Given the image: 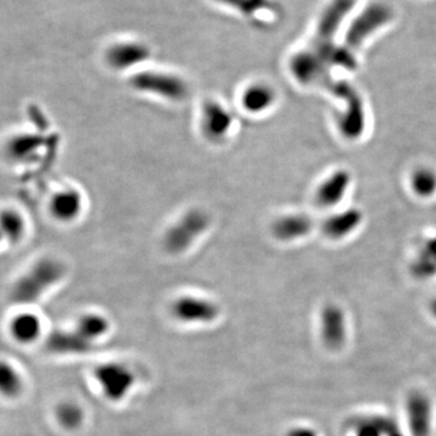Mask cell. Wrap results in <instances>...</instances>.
Returning a JSON list of instances; mask_svg holds the SVG:
<instances>
[{
	"label": "cell",
	"instance_id": "obj_1",
	"mask_svg": "<svg viewBox=\"0 0 436 436\" xmlns=\"http://www.w3.org/2000/svg\"><path fill=\"white\" fill-rule=\"evenodd\" d=\"M129 85L134 91L169 103H182L188 98V82L177 73L161 69H140L131 73Z\"/></svg>",
	"mask_w": 436,
	"mask_h": 436
},
{
	"label": "cell",
	"instance_id": "obj_2",
	"mask_svg": "<svg viewBox=\"0 0 436 436\" xmlns=\"http://www.w3.org/2000/svg\"><path fill=\"white\" fill-rule=\"evenodd\" d=\"M211 216L201 208L185 210L166 228L163 237L165 251L171 255L188 252L211 228Z\"/></svg>",
	"mask_w": 436,
	"mask_h": 436
},
{
	"label": "cell",
	"instance_id": "obj_3",
	"mask_svg": "<svg viewBox=\"0 0 436 436\" xmlns=\"http://www.w3.org/2000/svg\"><path fill=\"white\" fill-rule=\"evenodd\" d=\"M66 266L56 257L39 258L15 284L12 296L16 302L30 303L62 280Z\"/></svg>",
	"mask_w": 436,
	"mask_h": 436
},
{
	"label": "cell",
	"instance_id": "obj_4",
	"mask_svg": "<svg viewBox=\"0 0 436 436\" xmlns=\"http://www.w3.org/2000/svg\"><path fill=\"white\" fill-rule=\"evenodd\" d=\"M392 19V9L385 3L374 1L366 5L349 24L344 34V46L355 53L373 34L390 24Z\"/></svg>",
	"mask_w": 436,
	"mask_h": 436
},
{
	"label": "cell",
	"instance_id": "obj_5",
	"mask_svg": "<svg viewBox=\"0 0 436 436\" xmlns=\"http://www.w3.org/2000/svg\"><path fill=\"white\" fill-rule=\"evenodd\" d=\"M234 116L226 105L216 98H208L200 107L199 130L212 145H222L232 134Z\"/></svg>",
	"mask_w": 436,
	"mask_h": 436
},
{
	"label": "cell",
	"instance_id": "obj_6",
	"mask_svg": "<svg viewBox=\"0 0 436 436\" xmlns=\"http://www.w3.org/2000/svg\"><path fill=\"white\" fill-rule=\"evenodd\" d=\"M150 57V46L136 39H124L111 44L105 53L107 66L116 72H137Z\"/></svg>",
	"mask_w": 436,
	"mask_h": 436
},
{
	"label": "cell",
	"instance_id": "obj_7",
	"mask_svg": "<svg viewBox=\"0 0 436 436\" xmlns=\"http://www.w3.org/2000/svg\"><path fill=\"white\" fill-rule=\"evenodd\" d=\"M85 198L80 189L66 185L53 192L48 201V212L55 222L72 224L82 217Z\"/></svg>",
	"mask_w": 436,
	"mask_h": 436
},
{
	"label": "cell",
	"instance_id": "obj_8",
	"mask_svg": "<svg viewBox=\"0 0 436 436\" xmlns=\"http://www.w3.org/2000/svg\"><path fill=\"white\" fill-rule=\"evenodd\" d=\"M356 0H329L320 14L314 40L320 42H336L339 29L355 8Z\"/></svg>",
	"mask_w": 436,
	"mask_h": 436
},
{
	"label": "cell",
	"instance_id": "obj_9",
	"mask_svg": "<svg viewBox=\"0 0 436 436\" xmlns=\"http://www.w3.org/2000/svg\"><path fill=\"white\" fill-rule=\"evenodd\" d=\"M172 314L183 323H211L219 314L217 305L212 300L197 296H182L174 300Z\"/></svg>",
	"mask_w": 436,
	"mask_h": 436
},
{
	"label": "cell",
	"instance_id": "obj_10",
	"mask_svg": "<svg viewBox=\"0 0 436 436\" xmlns=\"http://www.w3.org/2000/svg\"><path fill=\"white\" fill-rule=\"evenodd\" d=\"M95 376L105 395L111 400H120L125 397L134 383L130 371L119 363L102 365L97 367Z\"/></svg>",
	"mask_w": 436,
	"mask_h": 436
},
{
	"label": "cell",
	"instance_id": "obj_11",
	"mask_svg": "<svg viewBox=\"0 0 436 436\" xmlns=\"http://www.w3.org/2000/svg\"><path fill=\"white\" fill-rule=\"evenodd\" d=\"M406 416L412 436L430 435L433 406L430 399L421 392H412L406 400Z\"/></svg>",
	"mask_w": 436,
	"mask_h": 436
},
{
	"label": "cell",
	"instance_id": "obj_12",
	"mask_svg": "<svg viewBox=\"0 0 436 436\" xmlns=\"http://www.w3.org/2000/svg\"><path fill=\"white\" fill-rule=\"evenodd\" d=\"M352 174L347 170H337L329 174L315 190V203L323 208H334L348 193Z\"/></svg>",
	"mask_w": 436,
	"mask_h": 436
},
{
	"label": "cell",
	"instance_id": "obj_13",
	"mask_svg": "<svg viewBox=\"0 0 436 436\" xmlns=\"http://www.w3.org/2000/svg\"><path fill=\"white\" fill-rule=\"evenodd\" d=\"M278 100L275 89L268 82H255L248 84L240 95V105L251 116H261L271 111Z\"/></svg>",
	"mask_w": 436,
	"mask_h": 436
},
{
	"label": "cell",
	"instance_id": "obj_14",
	"mask_svg": "<svg viewBox=\"0 0 436 436\" xmlns=\"http://www.w3.org/2000/svg\"><path fill=\"white\" fill-rule=\"evenodd\" d=\"M313 228V219L305 213H287L276 218L271 233L279 242H295L309 235Z\"/></svg>",
	"mask_w": 436,
	"mask_h": 436
},
{
	"label": "cell",
	"instance_id": "obj_15",
	"mask_svg": "<svg viewBox=\"0 0 436 436\" xmlns=\"http://www.w3.org/2000/svg\"><path fill=\"white\" fill-rule=\"evenodd\" d=\"M321 337L331 349L340 348L347 338V324L343 310L334 305L325 307L321 313Z\"/></svg>",
	"mask_w": 436,
	"mask_h": 436
},
{
	"label": "cell",
	"instance_id": "obj_16",
	"mask_svg": "<svg viewBox=\"0 0 436 436\" xmlns=\"http://www.w3.org/2000/svg\"><path fill=\"white\" fill-rule=\"evenodd\" d=\"M363 222V212L358 208H347L332 213L323 223V233L331 240H340L355 232Z\"/></svg>",
	"mask_w": 436,
	"mask_h": 436
},
{
	"label": "cell",
	"instance_id": "obj_17",
	"mask_svg": "<svg viewBox=\"0 0 436 436\" xmlns=\"http://www.w3.org/2000/svg\"><path fill=\"white\" fill-rule=\"evenodd\" d=\"M44 147V138L33 132H21L9 138L6 155L15 163H28L37 158Z\"/></svg>",
	"mask_w": 436,
	"mask_h": 436
},
{
	"label": "cell",
	"instance_id": "obj_18",
	"mask_svg": "<svg viewBox=\"0 0 436 436\" xmlns=\"http://www.w3.org/2000/svg\"><path fill=\"white\" fill-rule=\"evenodd\" d=\"M0 230L3 242L10 246H16L26 237L28 224L17 208H4L0 215Z\"/></svg>",
	"mask_w": 436,
	"mask_h": 436
},
{
	"label": "cell",
	"instance_id": "obj_19",
	"mask_svg": "<svg viewBox=\"0 0 436 436\" xmlns=\"http://www.w3.org/2000/svg\"><path fill=\"white\" fill-rule=\"evenodd\" d=\"M417 279H430L436 275V234L426 237L417 251L411 266Z\"/></svg>",
	"mask_w": 436,
	"mask_h": 436
},
{
	"label": "cell",
	"instance_id": "obj_20",
	"mask_svg": "<svg viewBox=\"0 0 436 436\" xmlns=\"http://www.w3.org/2000/svg\"><path fill=\"white\" fill-rule=\"evenodd\" d=\"M355 436H403L397 423L389 417H368L355 424Z\"/></svg>",
	"mask_w": 436,
	"mask_h": 436
},
{
	"label": "cell",
	"instance_id": "obj_21",
	"mask_svg": "<svg viewBox=\"0 0 436 436\" xmlns=\"http://www.w3.org/2000/svg\"><path fill=\"white\" fill-rule=\"evenodd\" d=\"M216 4L230 9L246 19H256L257 15L271 11V0H212Z\"/></svg>",
	"mask_w": 436,
	"mask_h": 436
},
{
	"label": "cell",
	"instance_id": "obj_22",
	"mask_svg": "<svg viewBox=\"0 0 436 436\" xmlns=\"http://www.w3.org/2000/svg\"><path fill=\"white\" fill-rule=\"evenodd\" d=\"M11 332L19 342H32L40 332V320L29 313L17 315L11 324Z\"/></svg>",
	"mask_w": 436,
	"mask_h": 436
},
{
	"label": "cell",
	"instance_id": "obj_23",
	"mask_svg": "<svg viewBox=\"0 0 436 436\" xmlns=\"http://www.w3.org/2000/svg\"><path fill=\"white\" fill-rule=\"evenodd\" d=\"M411 188L421 198L433 197L436 193L435 170L426 166L415 170L411 174Z\"/></svg>",
	"mask_w": 436,
	"mask_h": 436
},
{
	"label": "cell",
	"instance_id": "obj_24",
	"mask_svg": "<svg viewBox=\"0 0 436 436\" xmlns=\"http://www.w3.org/2000/svg\"><path fill=\"white\" fill-rule=\"evenodd\" d=\"M90 342L82 338L80 334L57 332L50 339V347L60 353H80L87 350Z\"/></svg>",
	"mask_w": 436,
	"mask_h": 436
},
{
	"label": "cell",
	"instance_id": "obj_25",
	"mask_svg": "<svg viewBox=\"0 0 436 436\" xmlns=\"http://www.w3.org/2000/svg\"><path fill=\"white\" fill-rule=\"evenodd\" d=\"M108 329V321L98 314H87L79 320L77 332L82 338L91 342L92 339L106 334Z\"/></svg>",
	"mask_w": 436,
	"mask_h": 436
},
{
	"label": "cell",
	"instance_id": "obj_26",
	"mask_svg": "<svg viewBox=\"0 0 436 436\" xmlns=\"http://www.w3.org/2000/svg\"><path fill=\"white\" fill-rule=\"evenodd\" d=\"M58 418L63 426L74 428L82 421V412L74 405H63L58 410Z\"/></svg>",
	"mask_w": 436,
	"mask_h": 436
},
{
	"label": "cell",
	"instance_id": "obj_27",
	"mask_svg": "<svg viewBox=\"0 0 436 436\" xmlns=\"http://www.w3.org/2000/svg\"><path fill=\"white\" fill-rule=\"evenodd\" d=\"M1 388L8 395H15L19 390V379L14 370L3 365L1 370Z\"/></svg>",
	"mask_w": 436,
	"mask_h": 436
},
{
	"label": "cell",
	"instance_id": "obj_28",
	"mask_svg": "<svg viewBox=\"0 0 436 436\" xmlns=\"http://www.w3.org/2000/svg\"><path fill=\"white\" fill-rule=\"evenodd\" d=\"M286 436H318V434L309 426H296L287 431Z\"/></svg>",
	"mask_w": 436,
	"mask_h": 436
},
{
	"label": "cell",
	"instance_id": "obj_29",
	"mask_svg": "<svg viewBox=\"0 0 436 436\" xmlns=\"http://www.w3.org/2000/svg\"><path fill=\"white\" fill-rule=\"evenodd\" d=\"M430 311L431 314H433V316H434V318H435L436 319V298H434V300H433V302H431Z\"/></svg>",
	"mask_w": 436,
	"mask_h": 436
}]
</instances>
